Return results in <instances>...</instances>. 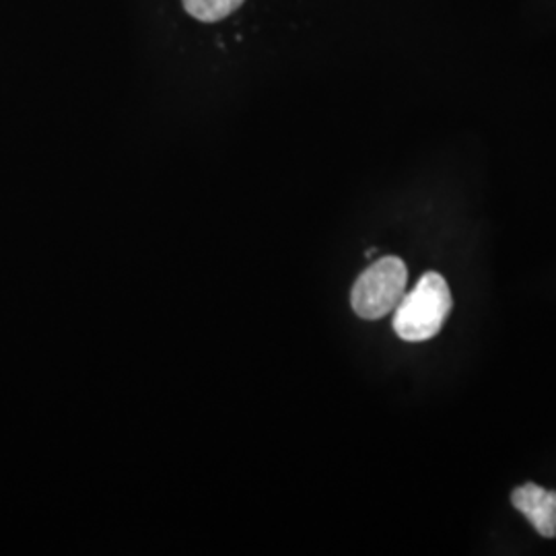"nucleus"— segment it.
I'll return each instance as SVG.
<instances>
[{"instance_id": "20e7f679", "label": "nucleus", "mask_w": 556, "mask_h": 556, "mask_svg": "<svg viewBox=\"0 0 556 556\" xmlns=\"http://www.w3.org/2000/svg\"><path fill=\"white\" fill-rule=\"evenodd\" d=\"M245 0H181L186 13L202 23H217L239 11Z\"/></svg>"}, {"instance_id": "f03ea898", "label": "nucleus", "mask_w": 556, "mask_h": 556, "mask_svg": "<svg viewBox=\"0 0 556 556\" xmlns=\"http://www.w3.org/2000/svg\"><path fill=\"white\" fill-rule=\"evenodd\" d=\"M408 268L396 256H386L371 264L357 278L351 303L358 318L381 319L394 314L397 303L406 293Z\"/></svg>"}, {"instance_id": "7ed1b4c3", "label": "nucleus", "mask_w": 556, "mask_h": 556, "mask_svg": "<svg viewBox=\"0 0 556 556\" xmlns=\"http://www.w3.org/2000/svg\"><path fill=\"white\" fill-rule=\"evenodd\" d=\"M511 503L540 536L556 538V491H546L536 482L517 486Z\"/></svg>"}, {"instance_id": "f257e3e1", "label": "nucleus", "mask_w": 556, "mask_h": 556, "mask_svg": "<svg viewBox=\"0 0 556 556\" xmlns=\"http://www.w3.org/2000/svg\"><path fill=\"white\" fill-rule=\"evenodd\" d=\"M452 291L439 273L420 277L410 293H404L394 309V330L406 342H422L435 337L452 312Z\"/></svg>"}]
</instances>
